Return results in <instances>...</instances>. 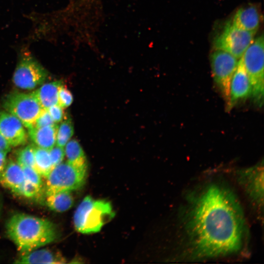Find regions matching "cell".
I'll return each instance as SVG.
<instances>
[{
    "mask_svg": "<svg viewBox=\"0 0 264 264\" xmlns=\"http://www.w3.org/2000/svg\"><path fill=\"white\" fill-rule=\"evenodd\" d=\"M53 121L47 109H43L32 127L39 128L54 125Z\"/></svg>",
    "mask_w": 264,
    "mask_h": 264,
    "instance_id": "27",
    "label": "cell"
},
{
    "mask_svg": "<svg viewBox=\"0 0 264 264\" xmlns=\"http://www.w3.org/2000/svg\"><path fill=\"white\" fill-rule=\"evenodd\" d=\"M58 103L63 108L68 107L72 104L73 98L70 91L62 84L58 88Z\"/></svg>",
    "mask_w": 264,
    "mask_h": 264,
    "instance_id": "24",
    "label": "cell"
},
{
    "mask_svg": "<svg viewBox=\"0 0 264 264\" xmlns=\"http://www.w3.org/2000/svg\"><path fill=\"white\" fill-rule=\"evenodd\" d=\"M3 107L6 111L18 118L27 129L33 126L43 110L32 92L12 93L5 97Z\"/></svg>",
    "mask_w": 264,
    "mask_h": 264,
    "instance_id": "7",
    "label": "cell"
},
{
    "mask_svg": "<svg viewBox=\"0 0 264 264\" xmlns=\"http://www.w3.org/2000/svg\"><path fill=\"white\" fill-rule=\"evenodd\" d=\"M237 181L245 193L258 210H263L264 205L263 162L242 169L236 173Z\"/></svg>",
    "mask_w": 264,
    "mask_h": 264,
    "instance_id": "9",
    "label": "cell"
},
{
    "mask_svg": "<svg viewBox=\"0 0 264 264\" xmlns=\"http://www.w3.org/2000/svg\"><path fill=\"white\" fill-rule=\"evenodd\" d=\"M251 86L241 57L231 81L229 111L240 102L251 97Z\"/></svg>",
    "mask_w": 264,
    "mask_h": 264,
    "instance_id": "12",
    "label": "cell"
},
{
    "mask_svg": "<svg viewBox=\"0 0 264 264\" xmlns=\"http://www.w3.org/2000/svg\"><path fill=\"white\" fill-rule=\"evenodd\" d=\"M61 81H56L42 85L32 93L43 109H47L50 106L58 104V92Z\"/></svg>",
    "mask_w": 264,
    "mask_h": 264,
    "instance_id": "17",
    "label": "cell"
},
{
    "mask_svg": "<svg viewBox=\"0 0 264 264\" xmlns=\"http://www.w3.org/2000/svg\"><path fill=\"white\" fill-rule=\"evenodd\" d=\"M17 264H52L66 263V260L59 251L48 248H38L22 254L14 262Z\"/></svg>",
    "mask_w": 264,
    "mask_h": 264,
    "instance_id": "14",
    "label": "cell"
},
{
    "mask_svg": "<svg viewBox=\"0 0 264 264\" xmlns=\"http://www.w3.org/2000/svg\"><path fill=\"white\" fill-rule=\"evenodd\" d=\"M25 179L43 188V182L41 175L33 168L30 167H22Z\"/></svg>",
    "mask_w": 264,
    "mask_h": 264,
    "instance_id": "26",
    "label": "cell"
},
{
    "mask_svg": "<svg viewBox=\"0 0 264 264\" xmlns=\"http://www.w3.org/2000/svg\"><path fill=\"white\" fill-rule=\"evenodd\" d=\"M7 153L6 152L0 151V178L7 163L6 156Z\"/></svg>",
    "mask_w": 264,
    "mask_h": 264,
    "instance_id": "29",
    "label": "cell"
},
{
    "mask_svg": "<svg viewBox=\"0 0 264 264\" xmlns=\"http://www.w3.org/2000/svg\"><path fill=\"white\" fill-rule=\"evenodd\" d=\"M58 125H52L29 129L28 134L36 146L49 150L55 145Z\"/></svg>",
    "mask_w": 264,
    "mask_h": 264,
    "instance_id": "16",
    "label": "cell"
},
{
    "mask_svg": "<svg viewBox=\"0 0 264 264\" xmlns=\"http://www.w3.org/2000/svg\"><path fill=\"white\" fill-rule=\"evenodd\" d=\"M114 215L110 202L104 200H95L87 196L74 212L73 224L76 231L80 233H96Z\"/></svg>",
    "mask_w": 264,
    "mask_h": 264,
    "instance_id": "3",
    "label": "cell"
},
{
    "mask_svg": "<svg viewBox=\"0 0 264 264\" xmlns=\"http://www.w3.org/2000/svg\"><path fill=\"white\" fill-rule=\"evenodd\" d=\"M25 180L23 171L17 162L12 160L7 161L0 178V184L16 194Z\"/></svg>",
    "mask_w": 264,
    "mask_h": 264,
    "instance_id": "15",
    "label": "cell"
},
{
    "mask_svg": "<svg viewBox=\"0 0 264 264\" xmlns=\"http://www.w3.org/2000/svg\"><path fill=\"white\" fill-rule=\"evenodd\" d=\"M261 19L258 8L252 4L239 8L231 22L234 25L239 28L256 33L260 25Z\"/></svg>",
    "mask_w": 264,
    "mask_h": 264,
    "instance_id": "13",
    "label": "cell"
},
{
    "mask_svg": "<svg viewBox=\"0 0 264 264\" xmlns=\"http://www.w3.org/2000/svg\"><path fill=\"white\" fill-rule=\"evenodd\" d=\"M181 215L184 250L187 260L229 256L242 250L247 234L244 213L233 191L224 182L211 181L186 198Z\"/></svg>",
    "mask_w": 264,
    "mask_h": 264,
    "instance_id": "1",
    "label": "cell"
},
{
    "mask_svg": "<svg viewBox=\"0 0 264 264\" xmlns=\"http://www.w3.org/2000/svg\"><path fill=\"white\" fill-rule=\"evenodd\" d=\"M86 176L87 170L76 168L67 161L62 162L54 167L45 178V195L76 190L84 184Z\"/></svg>",
    "mask_w": 264,
    "mask_h": 264,
    "instance_id": "6",
    "label": "cell"
},
{
    "mask_svg": "<svg viewBox=\"0 0 264 264\" xmlns=\"http://www.w3.org/2000/svg\"><path fill=\"white\" fill-rule=\"evenodd\" d=\"M64 109L59 104H56L50 106L47 109L55 123H58L65 119Z\"/></svg>",
    "mask_w": 264,
    "mask_h": 264,
    "instance_id": "28",
    "label": "cell"
},
{
    "mask_svg": "<svg viewBox=\"0 0 264 264\" xmlns=\"http://www.w3.org/2000/svg\"><path fill=\"white\" fill-rule=\"evenodd\" d=\"M74 133V127L70 118L65 119L58 126L56 145L64 147Z\"/></svg>",
    "mask_w": 264,
    "mask_h": 264,
    "instance_id": "21",
    "label": "cell"
},
{
    "mask_svg": "<svg viewBox=\"0 0 264 264\" xmlns=\"http://www.w3.org/2000/svg\"><path fill=\"white\" fill-rule=\"evenodd\" d=\"M11 146L0 133V151L8 153L11 150Z\"/></svg>",
    "mask_w": 264,
    "mask_h": 264,
    "instance_id": "30",
    "label": "cell"
},
{
    "mask_svg": "<svg viewBox=\"0 0 264 264\" xmlns=\"http://www.w3.org/2000/svg\"><path fill=\"white\" fill-rule=\"evenodd\" d=\"M48 151L53 168L63 162L65 156L63 147L55 145Z\"/></svg>",
    "mask_w": 264,
    "mask_h": 264,
    "instance_id": "25",
    "label": "cell"
},
{
    "mask_svg": "<svg viewBox=\"0 0 264 264\" xmlns=\"http://www.w3.org/2000/svg\"><path fill=\"white\" fill-rule=\"evenodd\" d=\"M256 33L239 28L228 22L215 37L214 49L225 51L240 59L253 42Z\"/></svg>",
    "mask_w": 264,
    "mask_h": 264,
    "instance_id": "8",
    "label": "cell"
},
{
    "mask_svg": "<svg viewBox=\"0 0 264 264\" xmlns=\"http://www.w3.org/2000/svg\"><path fill=\"white\" fill-rule=\"evenodd\" d=\"M47 76V70L36 60L25 55L16 67L13 81L20 88L31 90L42 84Z\"/></svg>",
    "mask_w": 264,
    "mask_h": 264,
    "instance_id": "10",
    "label": "cell"
},
{
    "mask_svg": "<svg viewBox=\"0 0 264 264\" xmlns=\"http://www.w3.org/2000/svg\"><path fill=\"white\" fill-rule=\"evenodd\" d=\"M43 190V188L25 179L15 194L26 198L38 199L41 197Z\"/></svg>",
    "mask_w": 264,
    "mask_h": 264,
    "instance_id": "22",
    "label": "cell"
},
{
    "mask_svg": "<svg viewBox=\"0 0 264 264\" xmlns=\"http://www.w3.org/2000/svg\"><path fill=\"white\" fill-rule=\"evenodd\" d=\"M239 61L230 53L218 49H213L210 55L214 83L225 102L227 111L229 108L231 81Z\"/></svg>",
    "mask_w": 264,
    "mask_h": 264,
    "instance_id": "5",
    "label": "cell"
},
{
    "mask_svg": "<svg viewBox=\"0 0 264 264\" xmlns=\"http://www.w3.org/2000/svg\"><path fill=\"white\" fill-rule=\"evenodd\" d=\"M252 88L255 104L261 107L264 92V40L262 35L253 40L242 57Z\"/></svg>",
    "mask_w": 264,
    "mask_h": 264,
    "instance_id": "4",
    "label": "cell"
},
{
    "mask_svg": "<svg viewBox=\"0 0 264 264\" xmlns=\"http://www.w3.org/2000/svg\"><path fill=\"white\" fill-rule=\"evenodd\" d=\"M17 162L22 167L34 168V145H28L21 149L17 153Z\"/></svg>",
    "mask_w": 264,
    "mask_h": 264,
    "instance_id": "23",
    "label": "cell"
},
{
    "mask_svg": "<svg viewBox=\"0 0 264 264\" xmlns=\"http://www.w3.org/2000/svg\"><path fill=\"white\" fill-rule=\"evenodd\" d=\"M6 234L22 254L54 242L57 237L55 224L47 219L17 213L6 222Z\"/></svg>",
    "mask_w": 264,
    "mask_h": 264,
    "instance_id": "2",
    "label": "cell"
},
{
    "mask_svg": "<svg viewBox=\"0 0 264 264\" xmlns=\"http://www.w3.org/2000/svg\"><path fill=\"white\" fill-rule=\"evenodd\" d=\"M21 121L6 111H0V133L11 146L24 145L27 135Z\"/></svg>",
    "mask_w": 264,
    "mask_h": 264,
    "instance_id": "11",
    "label": "cell"
},
{
    "mask_svg": "<svg viewBox=\"0 0 264 264\" xmlns=\"http://www.w3.org/2000/svg\"><path fill=\"white\" fill-rule=\"evenodd\" d=\"M45 201L50 209L60 213L69 210L74 200L71 191H65L46 195Z\"/></svg>",
    "mask_w": 264,
    "mask_h": 264,
    "instance_id": "19",
    "label": "cell"
},
{
    "mask_svg": "<svg viewBox=\"0 0 264 264\" xmlns=\"http://www.w3.org/2000/svg\"><path fill=\"white\" fill-rule=\"evenodd\" d=\"M53 168L48 150L34 145V169L46 178Z\"/></svg>",
    "mask_w": 264,
    "mask_h": 264,
    "instance_id": "20",
    "label": "cell"
},
{
    "mask_svg": "<svg viewBox=\"0 0 264 264\" xmlns=\"http://www.w3.org/2000/svg\"><path fill=\"white\" fill-rule=\"evenodd\" d=\"M67 162L81 170H87V160L82 147L76 139L69 140L65 145Z\"/></svg>",
    "mask_w": 264,
    "mask_h": 264,
    "instance_id": "18",
    "label": "cell"
}]
</instances>
